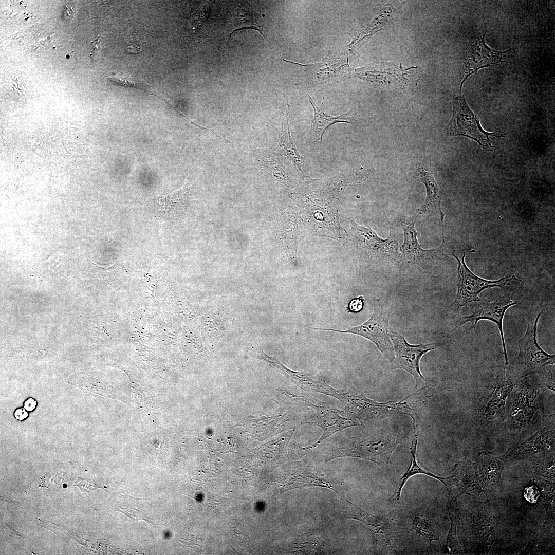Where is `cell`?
<instances>
[{
	"instance_id": "obj_35",
	"label": "cell",
	"mask_w": 555,
	"mask_h": 555,
	"mask_svg": "<svg viewBox=\"0 0 555 555\" xmlns=\"http://www.w3.org/2000/svg\"><path fill=\"white\" fill-rule=\"evenodd\" d=\"M539 492L537 489L533 486L526 488L524 491L525 498L529 502L535 503L539 496Z\"/></svg>"
},
{
	"instance_id": "obj_16",
	"label": "cell",
	"mask_w": 555,
	"mask_h": 555,
	"mask_svg": "<svg viewBox=\"0 0 555 555\" xmlns=\"http://www.w3.org/2000/svg\"><path fill=\"white\" fill-rule=\"evenodd\" d=\"M284 490L306 487H323L333 490L342 498L345 497L347 489L341 481L316 475L309 470L304 459L295 461L292 464L286 474Z\"/></svg>"
},
{
	"instance_id": "obj_22",
	"label": "cell",
	"mask_w": 555,
	"mask_h": 555,
	"mask_svg": "<svg viewBox=\"0 0 555 555\" xmlns=\"http://www.w3.org/2000/svg\"><path fill=\"white\" fill-rule=\"evenodd\" d=\"M517 382L506 370L502 377L497 378L496 385L491 393L485 409V416L488 420L495 419L505 412V403Z\"/></svg>"
},
{
	"instance_id": "obj_21",
	"label": "cell",
	"mask_w": 555,
	"mask_h": 555,
	"mask_svg": "<svg viewBox=\"0 0 555 555\" xmlns=\"http://www.w3.org/2000/svg\"><path fill=\"white\" fill-rule=\"evenodd\" d=\"M411 68L382 63L357 68L355 73L358 78L368 82L388 84L404 81L408 75L407 71Z\"/></svg>"
},
{
	"instance_id": "obj_23",
	"label": "cell",
	"mask_w": 555,
	"mask_h": 555,
	"mask_svg": "<svg viewBox=\"0 0 555 555\" xmlns=\"http://www.w3.org/2000/svg\"><path fill=\"white\" fill-rule=\"evenodd\" d=\"M317 524L306 532L298 535L292 544V552L296 554H328L331 547L317 532Z\"/></svg>"
},
{
	"instance_id": "obj_25",
	"label": "cell",
	"mask_w": 555,
	"mask_h": 555,
	"mask_svg": "<svg viewBox=\"0 0 555 555\" xmlns=\"http://www.w3.org/2000/svg\"><path fill=\"white\" fill-rule=\"evenodd\" d=\"M414 426L413 435L412 438L411 445V461L410 466L403 474V475L400 478V480L397 485V487L394 492L392 499L394 501H399L400 497L401 491L403 487L405 484L406 481L412 476L416 474H424L433 477L444 484L446 477H441L438 476L426 470L421 468L418 464L416 459V448L418 442V435H417V425Z\"/></svg>"
},
{
	"instance_id": "obj_7",
	"label": "cell",
	"mask_w": 555,
	"mask_h": 555,
	"mask_svg": "<svg viewBox=\"0 0 555 555\" xmlns=\"http://www.w3.org/2000/svg\"><path fill=\"white\" fill-rule=\"evenodd\" d=\"M373 311L369 319L360 325L348 327L346 330L308 327L315 330L331 331L351 334L361 336L372 342L389 361L395 359L394 348L390 339L389 320L390 312L379 299L373 301Z\"/></svg>"
},
{
	"instance_id": "obj_2",
	"label": "cell",
	"mask_w": 555,
	"mask_h": 555,
	"mask_svg": "<svg viewBox=\"0 0 555 555\" xmlns=\"http://www.w3.org/2000/svg\"><path fill=\"white\" fill-rule=\"evenodd\" d=\"M334 398L344 405L346 415L357 420L364 428L378 425L384 419L401 414L410 416L413 422L418 423L415 411L403 400L398 402H377L366 397L354 387L346 392L338 390Z\"/></svg>"
},
{
	"instance_id": "obj_30",
	"label": "cell",
	"mask_w": 555,
	"mask_h": 555,
	"mask_svg": "<svg viewBox=\"0 0 555 555\" xmlns=\"http://www.w3.org/2000/svg\"><path fill=\"white\" fill-rule=\"evenodd\" d=\"M224 306L212 303V309L210 314V322L211 328L210 338L212 345H216L220 338L226 333L229 318L228 313H225Z\"/></svg>"
},
{
	"instance_id": "obj_13",
	"label": "cell",
	"mask_w": 555,
	"mask_h": 555,
	"mask_svg": "<svg viewBox=\"0 0 555 555\" xmlns=\"http://www.w3.org/2000/svg\"><path fill=\"white\" fill-rule=\"evenodd\" d=\"M249 353L251 356L264 361L303 390L317 392L333 397L338 391L319 376L289 368L275 357L268 355L260 348L250 346Z\"/></svg>"
},
{
	"instance_id": "obj_20",
	"label": "cell",
	"mask_w": 555,
	"mask_h": 555,
	"mask_svg": "<svg viewBox=\"0 0 555 555\" xmlns=\"http://www.w3.org/2000/svg\"><path fill=\"white\" fill-rule=\"evenodd\" d=\"M452 497L456 499L462 494L472 495L479 491L476 465L469 461L457 463L452 474L446 477L444 484Z\"/></svg>"
},
{
	"instance_id": "obj_36",
	"label": "cell",
	"mask_w": 555,
	"mask_h": 555,
	"mask_svg": "<svg viewBox=\"0 0 555 555\" xmlns=\"http://www.w3.org/2000/svg\"><path fill=\"white\" fill-rule=\"evenodd\" d=\"M36 401L32 398L27 399L24 402V409L28 411H31L35 408Z\"/></svg>"
},
{
	"instance_id": "obj_14",
	"label": "cell",
	"mask_w": 555,
	"mask_h": 555,
	"mask_svg": "<svg viewBox=\"0 0 555 555\" xmlns=\"http://www.w3.org/2000/svg\"><path fill=\"white\" fill-rule=\"evenodd\" d=\"M517 302L508 295H503L493 302L487 301L480 304L474 311L468 316L458 315L454 323V329L465 323L470 322L475 328L478 321L487 320L495 323L499 329L505 357L506 367L509 365L503 327V321L506 311L510 307L517 304Z\"/></svg>"
},
{
	"instance_id": "obj_28",
	"label": "cell",
	"mask_w": 555,
	"mask_h": 555,
	"mask_svg": "<svg viewBox=\"0 0 555 555\" xmlns=\"http://www.w3.org/2000/svg\"><path fill=\"white\" fill-rule=\"evenodd\" d=\"M279 146L283 150L284 154L287 156L293 163L302 173L306 172L304 161L299 153L292 140L288 123V112L283 121L279 133Z\"/></svg>"
},
{
	"instance_id": "obj_33",
	"label": "cell",
	"mask_w": 555,
	"mask_h": 555,
	"mask_svg": "<svg viewBox=\"0 0 555 555\" xmlns=\"http://www.w3.org/2000/svg\"><path fill=\"white\" fill-rule=\"evenodd\" d=\"M364 305V299L362 295L352 299L346 307V310L350 313H358L362 310Z\"/></svg>"
},
{
	"instance_id": "obj_5",
	"label": "cell",
	"mask_w": 555,
	"mask_h": 555,
	"mask_svg": "<svg viewBox=\"0 0 555 555\" xmlns=\"http://www.w3.org/2000/svg\"><path fill=\"white\" fill-rule=\"evenodd\" d=\"M338 515L359 521L369 528L374 537V546L379 553H387L405 540L406 532L390 519L372 515L355 504L342 498Z\"/></svg>"
},
{
	"instance_id": "obj_24",
	"label": "cell",
	"mask_w": 555,
	"mask_h": 555,
	"mask_svg": "<svg viewBox=\"0 0 555 555\" xmlns=\"http://www.w3.org/2000/svg\"><path fill=\"white\" fill-rule=\"evenodd\" d=\"M309 102L314 110L313 118L312 120L311 131L312 136L317 140L322 142L323 136L329 126L336 123H347L353 124L349 120L350 113L348 112L338 116H331L326 114L322 106H318L315 104L311 97L307 95Z\"/></svg>"
},
{
	"instance_id": "obj_1",
	"label": "cell",
	"mask_w": 555,
	"mask_h": 555,
	"mask_svg": "<svg viewBox=\"0 0 555 555\" xmlns=\"http://www.w3.org/2000/svg\"><path fill=\"white\" fill-rule=\"evenodd\" d=\"M361 434L331 439L307 452L313 457L327 462L337 458L354 457L376 464L390 474L389 463L393 452L404 435L386 430L378 425L364 428Z\"/></svg>"
},
{
	"instance_id": "obj_6",
	"label": "cell",
	"mask_w": 555,
	"mask_h": 555,
	"mask_svg": "<svg viewBox=\"0 0 555 555\" xmlns=\"http://www.w3.org/2000/svg\"><path fill=\"white\" fill-rule=\"evenodd\" d=\"M517 382L519 389L513 400L512 412L509 416L507 427L510 430H527L533 424L541 429L546 414L541 401L539 386L528 379Z\"/></svg>"
},
{
	"instance_id": "obj_8",
	"label": "cell",
	"mask_w": 555,
	"mask_h": 555,
	"mask_svg": "<svg viewBox=\"0 0 555 555\" xmlns=\"http://www.w3.org/2000/svg\"><path fill=\"white\" fill-rule=\"evenodd\" d=\"M466 254L464 253L460 257L454 253L452 254L458 263L457 293L450 306L451 312L455 314L468 303L479 301L478 295L484 290L492 287L503 288L511 282L519 281L514 273H509L496 281L482 279L474 274L467 266L465 261Z\"/></svg>"
},
{
	"instance_id": "obj_19",
	"label": "cell",
	"mask_w": 555,
	"mask_h": 555,
	"mask_svg": "<svg viewBox=\"0 0 555 555\" xmlns=\"http://www.w3.org/2000/svg\"><path fill=\"white\" fill-rule=\"evenodd\" d=\"M554 447V428L548 426L538 430L525 441L510 449L500 457L505 461L522 459L541 452L552 451Z\"/></svg>"
},
{
	"instance_id": "obj_10",
	"label": "cell",
	"mask_w": 555,
	"mask_h": 555,
	"mask_svg": "<svg viewBox=\"0 0 555 555\" xmlns=\"http://www.w3.org/2000/svg\"><path fill=\"white\" fill-rule=\"evenodd\" d=\"M390 339L393 343L396 357L389 366L391 370L401 369L410 373L414 378L416 385L414 392L423 388L426 380L419 368L420 359L427 352L437 348L441 342L412 345L402 335L393 329L390 331Z\"/></svg>"
},
{
	"instance_id": "obj_12",
	"label": "cell",
	"mask_w": 555,
	"mask_h": 555,
	"mask_svg": "<svg viewBox=\"0 0 555 555\" xmlns=\"http://www.w3.org/2000/svg\"><path fill=\"white\" fill-rule=\"evenodd\" d=\"M397 225L403 232V243L399 248L401 263L406 264H418L430 262L445 255V239L441 245L434 249H424L417 239L418 232L415 229L417 221L415 214L406 216L400 214L397 219Z\"/></svg>"
},
{
	"instance_id": "obj_26",
	"label": "cell",
	"mask_w": 555,
	"mask_h": 555,
	"mask_svg": "<svg viewBox=\"0 0 555 555\" xmlns=\"http://www.w3.org/2000/svg\"><path fill=\"white\" fill-rule=\"evenodd\" d=\"M483 482L488 487L495 485L498 482L504 464L499 458L493 457L486 452L477 455L476 458Z\"/></svg>"
},
{
	"instance_id": "obj_31",
	"label": "cell",
	"mask_w": 555,
	"mask_h": 555,
	"mask_svg": "<svg viewBox=\"0 0 555 555\" xmlns=\"http://www.w3.org/2000/svg\"><path fill=\"white\" fill-rule=\"evenodd\" d=\"M189 186L186 181L180 188L167 195L157 196L156 201L160 210L168 212L171 208L183 200L189 192Z\"/></svg>"
},
{
	"instance_id": "obj_27",
	"label": "cell",
	"mask_w": 555,
	"mask_h": 555,
	"mask_svg": "<svg viewBox=\"0 0 555 555\" xmlns=\"http://www.w3.org/2000/svg\"><path fill=\"white\" fill-rule=\"evenodd\" d=\"M391 14L387 9L376 16L367 26L357 32L347 49L350 54H354L377 31L382 30Z\"/></svg>"
},
{
	"instance_id": "obj_9",
	"label": "cell",
	"mask_w": 555,
	"mask_h": 555,
	"mask_svg": "<svg viewBox=\"0 0 555 555\" xmlns=\"http://www.w3.org/2000/svg\"><path fill=\"white\" fill-rule=\"evenodd\" d=\"M300 398L305 406L311 408L315 411V423L322 430V434L316 442L307 447L299 446V452L302 456H304L307 451L316 448L334 434L347 428L360 425L357 420L348 417L344 410L332 408L328 403L316 399L310 395H300Z\"/></svg>"
},
{
	"instance_id": "obj_11",
	"label": "cell",
	"mask_w": 555,
	"mask_h": 555,
	"mask_svg": "<svg viewBox=\"0 0 555 555\" xmlns=\"http://www.w3.org/2000/svg\"><path fill=\"white\" fill-rule=\"evenodd\" d=\"M447 133L449 136H463L473 139L479 144L487 148L494 146L489 136L504 137L501 132H487L482 127L479 121L469 107L465 97L461 93L455 99L453 113L447 127Z\"/></svg>"
},
{
	"instance_id": "obj_32",
	"label": "cell",
	"mask_w": 555,
	"mask_h": 555,
	"mask_svg": "<svg viewBox=\"0 0 555 555\" xmlns=\"http://www.w3.org/2000/svg\"><path fill=\"white\" fill-rule=\"evenodd\" d=\"M109 79L113 83L119 85L141 88L144 87V85L142 83H140L137 80L131 78L114 76L110 77Z\"/></svg>"
},
{
	"instance_id": "obj_3",
	"label": "cell",
	"mask_w": 555,
	"mask_h": 555,
	"mask_svg": "<svg viewBox=\"0 0 555 555\" xmlns=\"http://www.w3.org/2000/svg\"><path fill=\"white\" fill-rule=\"evenodd\" d=\"M547 304V302H543L526 312V331L518 342L519 353L516 362L517 378H523L540 373L546 366L554 364V355L545 352L536 340L538 323Z\"/></svg>"
},
{
	"instance_id": "obj_15",
	"label": "cell",
	"mask_w": 555,
	"mask_h": 555,
	"mask_svg": "<svg viewBox=\"0 0 555 555\" xmlns=\"http://www.w3.org/2000/svg\"><path fill=\"white\" fill-rule=\"evenodd\" d=\"M486 32L478 36L473 43L466 49L463 58V74L460 83V91L464 82L471 75L481 68L504 62L510 50L498 51L489 47L486 43Z\"/></svg>"
},
{
	"instance_id": "obj_37",
	"label": "cell",
	"mask_w": 555,
	"mask_h": 555,
	"mask_svg": "<svg viewBox=\"0 0 555 555\" xmlns=\"http://www.w3.org/2000/svg\"><path fill=\"white\" fill-rule=\"evenodd\" d=\"M14 415L17 420H22L27 417L28 413L25 409L21 408L15 410Z\"/></svg>"
},
{
	"instance_id": "obj_34",
	"label": "cell",
	"mask_w": 555,
	"mask_h": 555,
	"mask_svg": "<svg viewBox=\"0 0 555 555\" xmlns=\"http://www.w3.org/2000/svg\"><path fill=\"white\" fill-rule=\"evenodd\" d=\"M451 521V528L450 530L447 545L451 551H454V548L459 547V545L456 540V528L453 520H452Z\"/></svg>"
},
{
	"instance_id": "obj_17",
	"label": "cell",
	"mask_w": 555,
	"mask_h": 555,
	"mask_svg": "<svg viewBox=\"0 0 555 555\" xmlns=\"http://www.w3.org/2000/svg\"><path fill=\"white\" fill-rule=\"evenodd\" d=\"M282 59L299 67L311 79L319 81L347 78L350 77L352 70L348 64V58L344 53L326 57L319 62L308 64H302L286 60L283 58Z\"/></svg>"
},
{
	"instance_id": "obj_4",
	"label": "cell",
	"mask_w": 555,
	"mask_h": 555,
	"mask_svg": "<svg viewBox=\"0 0 555 555\" xmlns=\"http://www.w3.org/2000/svg\"><path fill=\"white\" fill-rule=\"evenodd\" d=\"M397 226L390 224V232L386 239L379 237L372 229L351 221L350 235L358 254L367 261L379 264L401 263L399 253Z\"/></svg>"
},
{
	"instance_id": "obj_18",
	"label": "cell",
	"mask_w": 555,
	"mask_h": 555,
	"mask_svg": "<svg viewBox=\"0 0 555 555\" xmlns=\"http://www.w3.org/2000/svg\"><path fill=\"white\" fill-rule=\"evenodd\" d=\"M418 177L424 183L427 190L425 199L422 205L417 209L415 214L417 220L422 222V225L430 217H436L440 225L442 237H444L443 221L445 214L441 208V196L440 188L432 172L422 166L417 168Z\"/></svg>"
},
{
	"instance_id": "obj_29",
	"label": "cell",
	"mask_w": 555,
	"mask_h": 555,
	"mask_svg": "<svg viewBox=\"0 0 555 555\" xmlns=\"http://www.w3.org/2000/svg\"><path fill=\"white\" fill-rule=\"evenodd\" d=\"M412 527L416 532L427 538L430 544L434 540L437 541L439 544L440 529L437 522L428 514L418 513L412 520Z\"/></svg>"
}]
</instances>
